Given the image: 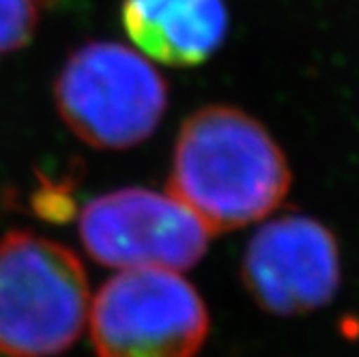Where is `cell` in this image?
I'll return each mask as SVG.
<instances>
[{"label":"cell","mask_w":359,"mask_h":357,"mask_svg":"<svg viewBox=\"0 0 359 357\" xmlns=\"http://www.w3.org/2000/svg\"><path fill=\"white\" fill-rule=\"evenodd\" d=\"M290 189L284 151L267 127L235 106L189 114L175 142L168 194L209 233H228L273 213Z\"/></svg>","instance_id":"cell-1"},{"label":"cell","mask_w":359,"mask_h":357,"mask_svg":"<svg viewBox=\"0 0 359 357\" xmlns=\"http://www.w3.org/2000/svg\"><path fill=\"white\" fill-rule=\"evenodd\" d=\"M90 288L80 258L30 231L0 239V353L56 357L84 332Z\"/></svg>","instance_id":"cell-2"},{"label":"cell","mask_w":359,"mask_h":357,"mask_svg":"<svg viewBox=\"0 0 359 357\" xmlns=\"http://www.w3.org/2000/svg\"><path fill=\"white\" fill-rule=\"evenodd\" d=\"M62 123L95 149L123 151L144 142L161 123L168 86L136 50L88 41L74 50L54 80Z\"/></svg>","instance_id":"cell-3"},{"label":"cell","mask_w":359,"mask_h":357,"mask_svg":"<svg viewBox=\"0 0 359 357\" xmlns=\"http://www.w3.org/2000/svg\"><path fill=\"white\" fill-rule=\"evenodd\" d=\"M90 340L97 357H196L209 312L185 278L168 269H123L95 295Z\"/></svg>","instance_id":"cell-4"},{"label":"cell","mask_w":359,"mask_h":357,"mask_svg":"<svg viewBox=\"0 0 359 357\" xmlns=\"http://www.w3.org/2000/svg\"><path fill=\"white\" fill-rule=\"evenodd\" d=\"M90 258L114 269L194 267L207 254L209 231L170 194L123 187L90 201L80 215Z\"/></svg>","instance_id":"cell-5"},{"label":"cell","mask_w":359,"mask_h":357,"mask_svg":"<svg viewBox=\"0 0 359 357\" xmlns=\"http://www.w3.org/2000/svg\"><path fill=\"white\" fill-rule=\"evenodd\" d=\"M250 297L271 314L295 316L327 306L340 288V245L325 224L282 215L250 239L243 265Z\"/></svg>","instance_id":"cell-6"},{"label":"cell","mask_w":359,"mask_h":357,"mask_svg":"<svg viewBox=\"0 0 359 357\" xmlns=\"http://www.w3.org/2000/svg\"><path fill=\"white\" fill-rule=\"evenodd\" d=\"M121 18L138 50L170 67L203 65L228 35L224 0H123Z\"/></svg>","instance_id":"cell-7"},{"label":"cell","mask_w":359,"mask_h":357,"mask_svg":"<svg viewBox=\"0 0 359 357\" xmlns=\"http://www.w3.org/2000/svg\"><path fill=\"white\" fill-rule=\"evenodd\" d=\"M52 5L54 0H0V58L30 43L41 13Z\"/></svg>","instance_id":"cell-8"},{"label":"cell","mask_w":359,"mask_h":357,"mask_svg":"<svg viewBox=\"0 0 359 357\" xmlns=\"http://www.w3.org/2000/svg\"><path fill=\"white\" fill-rule=\"evenodd\" d=\"M0 355H3V353H0Z\"/></svg>","instance_id":"cell-9"}]
</instances>
